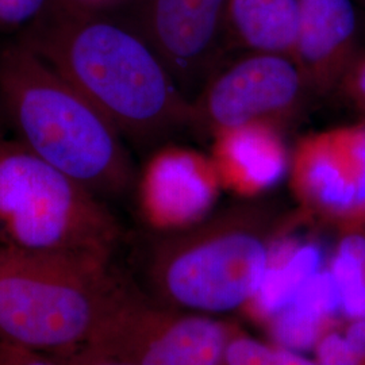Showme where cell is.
Masks as SVG:
<instances>
[{
    "mask_svg": "<svg viewBox=\"0 0 365 365\" xmlns=\"http://www.w3.org/2000/svg\"><path fill=\"white\" fill-rule=\"evenodd\" d=\"M318 365H361L345 333L327 330L315 345Z\"/></svg>",
    "mask_w": 365,
    "mask_h": 365,
    "instance_id": "cell-18",
    "label": "cell"
},
{
    "mask_svg": "<svg viewBox=\"0 0 365 365\" xmlns=\"http://www.w3.org/2000/svg\"><path fill=\"white\" fill-rule=\"evenodd\" d=\"M353 165L357 176V199L360 210L365 211V134L357 135L352 144Z\"/></svg>",
    "mask_w": 365,
    "mask_h": 365,
    "instance_id": "cell-22",
    "label": "cell"
},
{
    "mask_svg": "<svg viewBox=\"0 0 365 365\" xmlns=\"http://www.w3.org/2000/svg\"><path fill=\"white\" fill-rule=\"evenodd\" d=\"M232 329L119 288L87 346L133 365H223Z\"/></svg>",
    "mask_w": 365,
    "mask_h": 365,
    "instance_id": "cell-6",
    "label": "cell"
},
{
    "mask_svg": "<svg viewBox=\"0 0 365 365\" xmlns=\"http://www.w3.org/2000/svg\"><path fill=\"white\" fill-rule=\"evenodd\" d=\"M268 325L272 339L280 348L300 352L315 348L321 337L330 330L331 321L294 300L272 317Z\"/></svg>",
    "mask_w": 365,
    "mask_h": 365,
    "instance_id": "cell-16",
    "label": "cell"
},
{
    "mask_svg": "<svg viewBox=\"0 0 365 365\" xmlns=\"http://www.w3.org/2000/svg\"><path fill=\"white\" fill-rule=\"evenodd\" d=\"M229 0H143L133 27L157 53L184 98L194 105L222 66L230 42Z\"/></svg>",
    "mask_w": 365,
    "mask_h": 365,
    "instance_id": "cell-8",
    "label": "cell"
},
{
    "mask_svg": "<svg viewBox=\"0 0 365 365\" xmlns=\"http://www.w3.org/2000/svg\"><path fill=\"white\" fill-rule=\"evenodd\" d=\"M322 269L324 253L318 245H297L277 238L269 267L247 307L256 318L268 322L289 306L306 282Z\"/></svg>",
    "mask_w": 365,
    "mask_h": 365,
    "instance_id": "cell-12",
    "label": "cell"
},
{
    "mask_svg": "<svg viewBox=\"0 0 365 365\" xmlns=\"http://www.w3.org/2000/svg\"><path fill=\"white\" fill-rule=\"evenodd\" d=\"M21 42L75 86L123 140L149 146L194 125V107L133 27L72 0H49Z\"/></svg>",
    "mask_w": 365,
    "mask_h": 365,
    "instance_id": "cell-1",
    "label": "cell"
},
{
    "mask_svg": "<svg viewBox=\"0 0 365 365\" xmlns=\"http://www.w3.org/2000/svg\"><path fill=\"white\" fill-rule=\"evenodd\" d=\"M310 88L294 57L250 52L221 66L194 102V125L226 135L292 113Z\"/></svg>",
    "mask_w": 365,
    "mask_h": 365,
    "instance_id": "cell-7",
    "label": "cell"
},
{
    "mask_svg": "<svg viewBox=\"0 0 365 365\" xmlns=\"http://www.w3.org/2000/svg\"><path fill=\"white\" fill-rule=\"evenodd\" d=\"M360 7H365V0H356Z\"/></svg>",
    "mask_w": 365,
    "mask_h": 365,
    "instance_id": "cell-25",
    "label": "cell"
},
{
    "mask_svg": "<svg viewBox=\"0 0 365 365\" xmlns=\"http://www.w3.org/2000/svg\"><path fill=\"white\" fill-rule=\"evenodd\" d=\"M327 269L339 287L341 314L365 319V235L342 238Z\"/></svg>",
    "mask_w": 365,
    "mask_h": 365,
    "instance_id": "cell-15",
    "label": "cell"
},
{
    "mask_svg": "<svg viewBox=\"0 0 365 365\" xmlns=\"http://www.w3.org/2000/svg\"><path fill=\"white\" fill-rule=\"evenodd\" d=\"M302 187L314 205L327 212L342 215L361 211L352 157L344 161L331 150L317 152L302 170Z\"/></svg>",
    "mask_w": 365,
    "mask_h": 365,
    "instance_id": "cell-13",
    "label": "cell"
},
{
    "mask_svg": "<svg viewBox=\"0 0 365 365\" xmlns=\"http://www.w3.org/2000/svg\"><path fill=\"white\" fill-rule=\"evenodd\" d=\"M0 365H63L54 356L0 339Z\"/></svg>",
    "mask_w": 365,
    "mask_h": 365,
    "instance_id": "cell-20",
    "label": "cell"
},
{
    "mask_svg": "<svg viewBox=\"0 0 365 365\" xmlns=\"http://www.w3.org/2000/svg\"><path fill=\"white\" fill-rule=\"evenodd\" d=\"M80 1H83V3H86V1H87V3H91V1H99V0H80Z\"/></svg>",
    "mask_w": 365,
    "mask_h": 365,
    "instance_id": "cell-26",
    "label": "cell"
},
{
    "mask_svg": "<svg viewBox=\"0 0 365 365\" xmlns=\"http://www.w3.org/2000/svg\"><path fill=\"white\" fill-rule=\"evenodd\" d=\"M0 102L33 153L96 196H117L135 178L113 123L24 42L0 53Z\"/></svg>",
    "mask_w": 365,
    "mask_h": 365,
    "instance_id": "cell-2",
    "label": "cell"
},
{
    "mask_svg": "<svg viewBox=\"0 0 365 365\" xmlns=\"http://www.w3.org/2000/svg\"><path fill=\"white\" fill-rule=\"evenodd\" d=\"M119 235L99 196L0 135V248L110 257Z\"/></svg>",
    "mask_w": 365,
    "mask_h": 365,
    "instance_id": "cell-5",
    "label": "cell"
},
{
    "mask_svg": "<svg viewBox=\"0 0 365 365\" xmlns=\"http://www.w3.org/2000/svg\"><path fill=\"white\" fill-rule=\"evenodd\" d=\"M356 0H299L294 60L310 88L327 91L352 66L360 43Z\"/></svg>",
    "mask_w": 365,
    "mask_h": 365,
    "instance_id": "cell-9",
    "label": "cell"
},
{
    "mask_svg": "<svg viewBox=\"0 0 365 365\" xmlns=\"http://www.w3.org/2000/svg\"><path fill=\"white\" fill-rule=\"evenodd\" d=\"M274 218L260 207H237L158 240L148 262L157 300L196 314L247 307L267 272Z\"/></svg>",
    "mask_w": 365,
    "mask_h": 365,
    "instance_id": "cell-4",
    "label": "cell"
},
{
    "mask_svg": "<svg viewBox=\"0 0 365 365\" xmlns=\"http://www.w3.org/2000/svg\"><path fill=\"white\" fill-rule=\"evenodd\" d=\"M54 357L63 365H133L115 357L107 356L105 353L98 352L87 345L73 352Z\"/></svg>",
    "mask_w": 365,
    "mask_h": 365,
    "instance_id": "cell-21",
    "label": "cell"
},
{
    "mask_svg": "<svg viewBox=\"0 0 365 365\" xmlns=\"http://www.w3.org/2000/svg\"><path fill=\"white\" fill-rule=\"evenodd\" d=\"M345 336L359 354L361 365H365V319L351 321L345 330Z\"/></svg>",
    "mask_w": 365,
    "mask_h": 365,
    "instance_id": "cell-23",
    "label": "cell"
},
{
    "mask_svg": "<svg viewBox=\"0 0 365 365\" xmlns=\"http://www.w3.org/2000/svg\"><path fill=\"white\" fill-rule=\"evenodd\" d=\"M141 206L161 230H179L207 212L214 187L195 158L179 150H161L148 163L140 182Z\"/></svg>",
    "mask_w": 365,
    "mask_h": 365,
    "instance_id": "cell-10",
    "label": "cell"
},
{
    "mask_svg": "<svg viewBox=\"0 0 365 365\" xmlns=\"http://www.w3.org/2000/svg\"><path fill=\"white\" fill-rule=\"evenodd\" d=\"M226 137V156L241 172L242 182L268 187L277 182L286 168L283 148L261 126L232 131Z\"/></svg>",
    "mask_w": 365,
    "mask_h": 365,
    "instance_id": "cell-14",
    "label": "cell"
},
{
    "mask_svg": "<svg viewBox=\"0 0 365 365\" xmlns=\"http://www.w3.org/2000/svg\"><path fill=\"white\" fill-rule=\"evenodd\" d=\"M280 348H272L257 339L233 334L229 341L223 365H279Z\"/></svg>",
    "mask_w": 365,
    "mask_h": 365,
    "instance_id": "cell-17",
    "label": "cell"
},
{
    "mask_svg": "<svg viewBox=\"0 0 365 365\" xmlns=\"http://www.w3.org/2000/svg\"><path fill=\"white\" fill-rule=\"evenodd\" d=\"M122 286L110 257L0 248V339L51 356L73 352Z\"/></svg>",
    "mask_w": 365,
    "mask_h": 365,
    "instance_id": "cell-3",
    "label": "cell"
},
{
    "mask_svg": "<svg viewBox=\"0 0 365 365\" xmlns=\"http://www.w3.org/2000/svg\"><path fill=\"white\" fill-rule=\"evenodd\" d=\"M230 42L249 52L294 54L299 0H229Z\"/></svg>",
    "mask_w": 365,
    "mask_h": 365,
    "instance_id": "cell-11",
    "label": "cell"
},
{
    "mask_svg": "<svg viewBox=\"0 0 365 365\" xmlns=\"http://www.w3.org/2000/svg\"><path fill=\"white\" fill-rule=\"evenodd\" d=\"M354 88L359 93V96L365 102V61L359 66L354 75Z\"/></svg>",
    "mask_w": 365,
    "mask_h": 365,
    "instance_id": "cell-24",
    "label": "cell"
},
{
    "mask_svg": "<svg viewBox=\"0 0 365 365\" xmlns=\"http://www.w3.org/2000/svg\"><path fill=\"white\" fill-rule=\"evenodd\" d=\"M49 0H0V30L33 22Z\"/></svg>",
    "mask_w": 365,
    "mask_h": 365,
    "instance_id": "cell-19",
    "label": "cell"
}]
</instances>
